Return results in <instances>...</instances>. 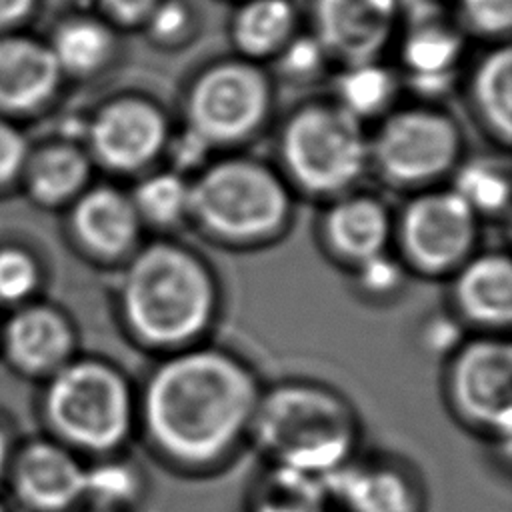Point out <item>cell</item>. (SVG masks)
<instances>
[{
    "label": "cell",
    "instance_id": "cell-13",
    "mask_svg": "<svg viewBox=\"0 0 512 512\" xmlns=\"http://www.w3.org/2000/svg\"><path fill=\"white\" fill-rule=\"evenodd\" d=\"M166 132L162 112L142 98H118L106 104L88 130L94 156L120 172L142 168L156 158Z\"/></svg>",
    "mask_w": 512,
    "mask_h": 512
},
{
    "label": "cell",
    "instance_id": "cell-20",
    "mask_svg": "<svg viewBox=\"0 0 512 512\" xmlns=\"http://www.w3.org/2000/svg\"><path fill=\"white\" fill-rule=\"evenodd\" d=\"M246 512H332L324 478L268 466L250 486Z\"/></svg>",
    "mask_w": 512,
    "mask_h": 512
},
{
    "label": "cell",
    "instance_id": "cell-4",
    "mask_svg": "<svg viewBox=\"0 0 512 512\" xmlns=\"http://www.w3.org/2000/svg\"><path fill=\"white\" fill-rule=\"evenodd\" d=\"M44 412L60 444L98 458L120 454L138 430L136 386L96 356H74L48 378Z\"/></svg>",
    "mask_w": 512,
    "mask_h": 512
},
{
    "label": "cell",
    "instance_id": "cell-25",
    "mask_svg": "<svg viewBox=\"0 0 512 512\" xmlns=\"http://www.w3.org/2000/svg\"><path fill=\"white\" fill-rule=\"evenodd\" d=\"M130 198L142 224L170 228L190 216V182L176 172L144 178Z\"/></svg>",
    "mask_w": 512,
    "mask_h": 512
},
{
    "label": "cell",
    "instance_id": "cell-3",
    "mask_svg": "<svg viewBox=\"0 0 512 512\" xmlns=\"http://www.w3.org/2000/svg\"><path fill=\"white\" fill-rule=\"evenodd\" d=\"M354 404L334 386L284 378L262 388L250 438L264 464L326 478L360 448Z\"/></svg>",
    "mask_w": 512,
    "mask_h": 512
},
{
    "label": "cell",
    "instance_id": "cell-11",
    "mask_svg": "<svg viewBox=\"0 0 512 512\" xmlns=\"http://www.w3.org/2000/svg\"><path fill=\"white\" fill-rule=\"evenodd\" d=\"M324 484L340 512H422L426 504L418 470L392 454L356 452Z\"/></svg>",
    "mask_w": 512,
    "mask_h": 512
},
{
    "label": "cell",
    "instance_id": "cell-5",
    "mask_svg": "<svg viewBox=\"0 0 512 512\" xmlns=\"http://www.w3.org/2000/svg\"><path fill=\"white\" fill-rule=\"evenodd\" d=\"M290 196L278 176L252 160L208 166L190 182V216L222 246L272 242L288 224Z\"/></svg>",
    "mask_w": 512,
    "mask_h": 512
},
{
    "label": "cell",
    "instance_id": "cell-6",
    "mask_svg": "<svg viewBox=\"0 0 512 512\" xmlns=\"http://www.w3.org/2000/svg\"><path fill=\"white\" fill-rule=\"evenodd\" d=\"M290 176L306 192L326 196L348 190L368 160L360 122L342 106L316 104L296 112L282 136Z\"/></svg>",
    "mask_w": 512,
    "mask_h": 512
},
{
    "label": "cell",
    "instance_id": "cell-21",
    "mask_svg": "<svg viewBox=\"0 0 512 512\" xmlns=\"http://www.w3.org/2000/svg\"><path fill=\"white\" fill-rule=\"evenodd\" d=\"M88 158L70 144L42 148L28 164V188L42 204H60L82 194L88 180Z\"/></svg>",
    "mask_w": 512,
    "mask_h": 512
},
{
    "label": "cell",
    "instance_id": "cell-7",
    "mask_svg": "<svg viewBox=\"0 0 512 512\" xmlns=\"http://www.w3.org/2000/svg\"><path fill=\"white\" fill-rule=\"evenodd\" d=\"M444 396L470 430L510 446L512 346L508 334H472L448 358Z\"/></svg>",
    "mask_w": 512,
    "mask_h": 512
},
{
    "label": "cell",
    "instance_id": "cell-35",
    "mask_svg": "<svg viewBox=\"0 0 512 512\" xmlns=\"http://www.w3.org/2000/svg\"><path fill=\"white\" fill-rule=\"evenodd\" d=\"M162 0H100L104 10L118 22H146Z\"/></svg>",
    "mask_w": 512,
    "mask_h": 512
},
{
    "label": "cell",
    "instance_id": "cell-40",
    "mask_svg": "<svg viewBox=\"0 0 512 512\" xmlns=\"http://www.w3.org/2000/svg\"><path fill=\"white\" fill-rule=\"evenodd\" d=\"M86 512H114V510H104V508H94V506H88Z\"/></svg>",
    "mask_w": 512,
    "mask_h": 512
},
{
    "label": "cell",
    "instance_id": "cell-31",
    "mask_svg": "<svg viewBox=\"0 0 512 512\" xmlns=\"http://www.w3.org/2000/svg\"><path fill=\"white\" fill-rule=\"evenodd\" d=\"M40 274L34 258L20 248L0 250V300L20 302L38 286Z\"/></svg>",
    "mask_w": 512,
    "mask_h": 512
},
{
    "label": "cell",
    "instance_id": "cell-28",
    "mask_svg": "<svg viewBox=\"0 0 512 512\" xmlns=\"http://www.w3.org/2000/svg\"><path fill=\"white\" fill-rule=\"evenodd\" d=\"M392 80L390 76L368 62L354 64L352 70L340 82L342 108H346L356 118L378 110L390 96Z\"/></svg>",
    "mask_w": 512,
    "mask_h": 512
},
{
    "label": "cell",
    "instance_id": "cell-8",
    "mask_svg": "<svg viewBox=\"0 0 512 512\" xmlns=\"http://www.w3.org/2000/svg\"><path fill=\"white\" fill-rule=\"evenodd\" d=\"M396 238L408 272L450 278L476 254L478 216L454 190L428 192L406 204Z\"/></svg>",
    "mask_w": 512,
    "mask_h": 512
},
{
    "label": "cell",
    "instance_id": "cell-36",
    "mask_svg": "<svg viewBox=\"0 0 512 512\" xmlns=\"http://www.w3.org/2000/svg\"><path fill=\"white\" fill-rule=\"evenodd\" d=\"M186 20L188 18H186V12L182 6L174 4V2H160L146 22H150L154 34H158L162 38H170V36H176L182 32Z\"/></svg>",
    "mask_w": 512,
    "mask_h": 512
},
{
    "label": "cell",
    "instance_id": "cell-26",
    "mask_svg": "<svg viewBox=\"0 0 512 512\" xmlns=\"http://www.w3.org/2000/svg\"><path fill=\"white\" fill-rule=\"evenodd\" d=\"M476 98L482 114L504 138L512 128V52L498 48L492 52L476 76Z\"/></svg>",
    "mask_w": 512,
    "mask_h": 512
},
{
    "label": "cell",
    "instance_id": "cell-33",
    "mask_svg": "<svg viewBox=\"0 0 512 512\" xmlns=\"http://www.w3.org/2000/svg\"><path fill=\"white\" fill-rule=\"evenodd\" d=\"M466 326L452 314H438L424 326L422 340L432 354L442 356L444 360L466 340Z\"/></svg>",
    "mask_w": 512,
    "mask_h": 512
},
{
    "label": "cell",
    "instance_id": "cell-27",
    "mask_svg": "<svg viewBox=\"0 0 512 512\" xmlns=\"http://www.w3.org/2000/svg\"><path fill=\"white\" fill-rule=\"evenodd\" d=\"M480 218L484 214H500L508 206L510 184L506 174L486 164H474L462 170L452 188Z\"/></svg>",
    "mask_w": 512,
    "mask_h": 512
},
{
    "label": "cell",
    "instance_id": "cell-41",
    "mask_svg": "<svg viewBox=\"0 0 512 512\" xmlns=\"http://www.w3.org/2000/svg\"><path fill=\"white\" fill-rule=\"evenodd\" d=\"M0 512H4V508H2V506H0Z\"/></svg>",
    "mask_w": 512,
    "mask_h": 512
},
{
    "label": "cell",
    "instance_id": "cell-9",
    "mask_svg": "<svg viewBox=\"0 0 512 512\" xmlns=\"http://www.w3.org/2000/svg\"><path fill=\"white\" fill-rule=\"evenodd\" d=\"M268 106L264 76L244 62L208 68L188 98L190 130L202 142H230L248 134Z\"/></svg>",
    "mask_w": 512,
    "mask_h": 512
},
{
    "label": "cell",
    "instance_id": "cell-10",
    "mask_svg": "<svg viewBox=\"0 0 512 512\" xmlns=\"http://www.w3.org/2000/svg\"><path fill=\"white\" fill-rule=\"evenodd\" d=\"M458 152V132L440 112L402 110L382 124L372 154L396 182H424L444 174Z\"/></svg>",
    "mask_w": 512,
    "mask_h": 512
},
{
    "label": "cell",
    "instance_id": "cell-24",
    "mask_svg": "<svg viewBox=\"0 0 512 512\" xmlns=\"http://www.w3.org/2000/svg\"><path fill=\"white\" fill-rule=\"evenodd\" d=\"M144 496V474L138 464L118 454L100 458L98 464L86 468L84 500L88 506L132 512Z\"/></svg>",
    "mask_w": 512,
    "mask_h": 512
},
{
    "label": "cell",
    "instance_id": "cell-38",
    "mask_svg": "<svg viewBox=\"0 0 512 512\" xmlns=\"http://www.w3.org/2000/svg\"><path fill=\"white\" fill-rule=\"evenodd\" d=\"M32 4L34 0H0V26L22 20L30 12Z\"/></svg>",
    "mask_w": 512,
    "mask_h": 512
},
{
    "label": "cell",
    "instance_id": "cell-30",
    "mask_svg": "<svg viewBox=\"0 0 512 512\" xmlns=\"http://www.w3.org/2000/svg\"><path fill=\"white\" fill-rule=\"evenodd\" d=\"M456 42L444 30L428 28L416 32L406 46L408 64L426 76H436L442 68L452 64Z\"/></svg>",
    "mask_w": 512,
    "mask_h": 512
},
{
    "label": "cell",
    "instance_id": "cell-22",
    "mask_svg": "<svg viewBox=\"0 0 512 512\" xmlns=\"http://www.w3.org/2000/svg\"><path fill=\"white\" fill-rule=\"evenodd\" d=\"M48 48L60 70L90 74L112 56L114 36L104 22L80 16L62 22Z\"/></svg>",
    "mask_w": 512,
    "mask_h": 512
},
{
    "label": "cell",
    "instance_id": "cell-15",
    "mask_svg": "<svg viewBox=\"0 0 512 512\" xmlns=\"http://www.w3.org/2000/svg\"><path fill=\"white\" fill-rule=\"evenodd\" d=\"M14 486L20 500L38 512H68L84 502L86 466L68 446L38 440L20 452Z\"/></svg>",
    "mask_w": 512,
    "mask_h": 512
},
{
    "label": "cell",
    "instance_id": "cell-16",
    "mask_svg": "<svg viewBox=\"0 0 512 512\" xmlns=\"http://www.w3.org/2000/svg\"><path fill=\"white\" fill-rule=\"evenodd\" d=\"M4 348L18 370L50 378L74 358L76 332L62 310L30 304L8 320Z\"/></svg>",
    "mask_w": 512,
    "mask_h": 512
},
{
    "label": "cell",
    "instance_id": "cell-29",
    "mask_svg": "<svg viewBox=\"0 0 512 512\" xmlns=\"http://www.w3.org/2000/svg\"><path fill=\"white\" fill-rule=\"evenodd\" d=\"M408 274L402 260L390 250L350 268L356 292L372 302L394 298L404 288Z\"/></svg>",
    "mask_w": 512,
    "mask_h": 512
},
{
    "label": "cell",
    "instance_id": "cell-12",
    "mask_svg": "<svg viewBox=\"0 0 512 512\" xmlns=\"http://www.w3.org/2000/svg\"><path fill=\"white\" fill-rule=\"evenodd\" d=\"M450 312L476 334H506L512 324V260L506 252L472 254L450 276Z\"/></svg>",
    "mask_w": 512,
    "mask_h": 512
},
{
    "label": "cell",
    "instance_id": "cell-1",
    "mask_svg": "<svg viewBox=\"0 0 512 512\" xmlns=\"http://www.w3.org/2000/svg\"><path fill=\"white\" fill-rule=\"evenodd\" d=\"M262 388L252 364L228 348L202 342L160 354L136 388V432L170 468L208 474L248 442Z\"/></svg>",
    "mask_w": 512,
    "mask_h": 512
},
{
    "label": "cell",
    "instance_id": "cell-34",
    "mask_svg": "<svg viewBox=\"0 0 512 512\" xmlns=\"http://www.w3.org/2000/svg\"><path fill=\"white\" fill-rule=\"evenodd\" d=\"M26 140L6 120L0 118V182L10 180L26 164Z\"/></svg>",
    "mask_w": 512,
    "mask_h": 512
},
{
    "label": "cell",
    "instance_id": "cell-14",
    "mask_svg": "<svg viewBox=\"0 0 512 512\" xmlns=\"http://www.w3.org/2000/svg\"><path fill=\"white\" fill-rule=\"evenodd\" d=\"M72 228L82 248L102 262H126L142 244V220L130 194L114 186L82 192L72 210Z\"/></svg>",
    "mask_w": 512,
    "mask_h": 512
},
{
    "label": "cell",
    "instance_id": "cell-19",
    "mask_svg": "<svg viewBox=\"0 0 512 512\" xmlns=\"http://www.w3.org/2000/svg\"><path fill=\"white\" fill-rule=\"evenodd\" d=\"M60 68L48 46L24 38H0V106L28 110L48 100L60 80Z\"/></svg>",
    "mask_w": 512,
    "mask_h": 512
},
{
    "label": "cell",
    "instance_id": "cell-23",
    "mask_svg": "<svg viewBox=\"0 0 512 512\" xmlns=\"http://www.w3.org/2000/svg\"><path fill=\"white\" fill-rule=\"evenodd\" d=\"M294 26L290 0H250L234 18L236 46L250 56H264L280 48Z\"/></svg>",
    "mask_w": 512,
    "mask_h": 512
},
{
    "label": "cell",
    "instance_id": "cell-37",
    "mask_svg": "<svg viewBox=\"0 0 512 512\" xmlns=\"http://www.w3.org/2000/svg\"><path fill=\"white\" fill-rule=\"evenodd\" d=\"M322 46L320 42H312V40H300L296 44H292L286 52V68H290L292 72H308L312 70L322 54Z\"/></svg>",
    "mask_w": 512,
    "mask_h": 512
},
{
    "label": "cell",
    "instance_id": "cell-18",
    "mask_svg": "<svg viewBox=\"0 0 512 512\" xmlns=\"http://www.w3.org/2000/svg\"><path fill=\"white\" fill-rule=\"evenodd\" d=\"M396 0H316L318 42L354 64L366 62L390 34Z\"/></svg>",
    "mask_w": 512,
    "mask_h": 512
},
{
    "label": "cell",
    "instance_id": "cell-39",
    "mask_svg": "<svg viewBox=\"0 0 512 512\" xmlns=\"http://www.w3.org/2000/svg\"><path fill=\"white\" fill-rule=\"evenodd\" d=\"M6 456H8V446H6V438L0 430V472L4 470V464H6Z\"/></svg>",
    "mask_w": 512,
    "mask_h": 512
},
{
    "label": "cell",
    "instance_id": "cell-17",
    "mask_svg": "<svg viewBox=\"0 0 512 512\" xmlns=\"http://www.w3.org/2000/svg\"><path fill=\"white\" fill-rule=\"evenodd\" d=\"M394 224L386 206L364 194L338 198L324 214L322 242L348 270L390 250Z\"/></svg>",
    "mask_w": 512,
    "mask_h": 512
},
{
    "label": "cell",
    "instance_id": "cell-32",
    "mask_svg": "<svg viewBox=\"0 0 512 512\" xmlns=\"http://www.w3.org/2000/svg\"><path fill=\"white\" fill-rule=\"evenodd\" d=\"M466 20L488 34L508 32L512 24V0H462Z\"/></svg>",
    "mask_w": 512,
    "mask_h": 512
},
{
    "label": "cell",
    "instance_id": "cell-2",
    "mask_svg": "<svg viewBox=\"0 0 512 512\" xmlns=\"http://www.w3.org/2000/svg\"><path fill=\"white\" fill-rule=\"evenodd\" d=\"M116 306L130 340L168 354L206 342L220 316L222 290L202 254L160 238L142 242L122 262Z\"/></svg>",
    "mask_w": 512,
    "mask_h": 512
}]
</instances>
